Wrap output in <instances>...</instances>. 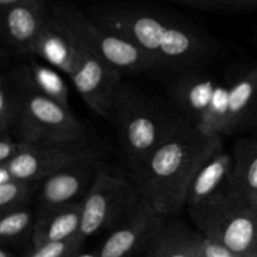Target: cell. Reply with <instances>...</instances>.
Instances as JSON below:
<instances>
[{"label":"cell","mask_w":257,"mask_h":257,"mask_svg":"<svg viewBox=\"0 0 257 257\" xmlns=\"http://www.w3.org/2000/svg\"><path fill=\"white\" fill-rule=\"evenodd\" d=\"M84 10L98 25L131 40L148 54L155 70L181 72L207 64L220 40L192 22L130 0H97Z\"/></svg>","instance_id":"6da1fadb"},{"label":"cell","mask_w":257,"mask_h":257,"mask_svg":"<svg viewBox=\"0 0 257 257\" xmlns=\"http://www.w3.org/2000/svg\"><path fill=\"white\" fill-rule=\"evenodd\" d=\"M221 147V136H206L187 123L131 171L130 176L148 207L168 218L187 205L196 173Z\"/></svg>","instance_id":"7a4b0ae2"},{"label":"cell","mask_w":257,"mask_h":257,"mask_svg":"<svg viewBox=\"0 0 257 257\" xmlns=\"http://www.w3.org/2000/svg\"><path fill=\"white\" fill-rule=\"evenodd\" d=\"M109 118L117 128L130 172L190 123L168 114L151 98L128 84L120 85L110 108Z\"/></svg>","instance_id":"3957f363"},{"label":"cell","mask_w":257,"mask_h":257,"mask_svg":"<svg viewBox=\"0 0 257 257\" xmlns=\"http://www.w3.org/2000/svg\"><path fill=\"white\" fill-rule=\"evenodd\" d=\"M24 73V102L12 135L33 146H68L85 142L87 125L70 108L45 97L33 87L27 65Z\"/></svg>","instance_id":"277c9868"},{"label":"cell","mask_w":257,"mask_h":257,"mask_svg":"<svg viewBox=\"0 0 257 257\" xmlns=\"http://www.w3.org/2000/svg\"><path fill=\"white\" fill-rule=\"evenodd\" d=\"M52 14L78 42L122 74L155 70V64L147 53L131 40L98 25L73 2L52 0Z\"/></svg>","instance_id":"5b68a950"},{"label":"cell","mask_w":257,"mask_h":257,"mask_svg":"<svg viewBox=\"0 0 257 257\" xmlns=\"http://www.w3.org/2000/svg\"><path fill=\"white\" fill-rule=\"evenodd\" d=\"M188 213L203 237L218 241L238 256L257 250V211L230 190L188 208Z\"/></svg>","instance_id":"8992f818"},{"label":"cell","mask_w":257,"mask_h":257,"mask_svg":"<svg viewBox=\"0 0 257 257\" xmlns=\"http://www.w3.org/2000/svg\"><path fill=\"white\" fill-rule=\"evenodd\" d=\"M142 200L131 176L103 165L89 192L83 200L80 238H87L117 227Z\"/></svg>","instance_id":"52a82bcc"},{"label":"cell","mask_w":257,"mask_h":257,"mask_svg":"<svg viewBox=\"0 0 257 257\" xmlns=\"http://www.w3.org/2000/svg\"><path fill=\"white\" fill-rule=\"evenodd\" d=\"M97 156H102V152L87 142L68 146L29 145L18 157L2 166H5L14 178L40 183L67 166Z\"/></svg>","instance_id":"ba28073f"},{"label":"cell","mask_w":257,"mask_h":257,"mask_svg":"<svg viewBox=\"0 0 257 257\" xmlns=\"http://www.w3.org/2000/svg\"><path fill=\"white\" fill-rule=\"evenodd\" d=\"M103 165L102 156L85 158L43 180L39 183L35 201L37 212H44L84 200Z\"/></svg>","instance_id":"9c48e42d"},{"label":"cell","mask_w":257,"mask_h":257,"mask_svg":"<svg viewBox=\"0 0 257 257\" xmlns=\"http://www.w3.org/2000/svg\"><path fill=\"white\" fill-rule=\"evenodd\" d=\"M52 0H27L0 12V34L4 47L12 54L32 57L35 40L50 14Z\"/></svg>","instance_id":"30bf717a"},{"label":"cell","mask_w":257,"mask_h":257,"mask_svg":"<svg viewBox=\"0 0 257 257\" xmlns=\"http://www.w3.org/2000/svg\"><path fill=\"white\" fill-rule=\"evenodd\" d=\"M166 226V218L151 210L143 200L132 212L110 231L97 250L98 257H131L137 251L150 247Z\"/></svg>","instance_id":"8fae6325"},{"label":"cell","mask_w":257,"mask_h":257,"mask_svg":"<svg viewBox=\"0 0 257 257\" xmlns=\"http://www.w3.org/2000/svg\"><path fill=\"white\" fill-rule=\"evenodd\" d=\"M218 80L220 78L203 64L181 72L171 84L172 100L183 118L196 128L210 107Z\"/></svg>","instance_id":"7c38bea8"},{"label":"cell","mask_w":257,"mask_h":257,"mask_svg":"<svg viewBox=\"0 0 257 257\" xmlns=\"http://www.w3.org/2000/svg\"><path fill=\"white\" fill-rule=\"evenodd\" d=\"M78 50L77 39L52 14L50 7L49 18L33 45L32 57L44 60L48 65L69 78L77 65Z\"/></svg>","instance_id":"4fadbf2b"},{"label":"cell","mask_w":257,"mask_h":257,"mask_svg":"<svg viewBox=\"0 0 257 257\" xmlns=\"http://www.w3.org/2000/svg\"><path fill=\"white\" fill-rule=\"evenodd\" d=\"M233 168L232 151L221 147L198 170L188 191L187 205L192 208L230 190V178Z\"/></svg>","instance_id":"5bb4252c"},{"label":"cell","mask_w":257,"mask_h":257,"mask_svg":"<svg viewBox=\"0 0 257 257\" xmlns=\"http://www.w3.org/2000/svg\"><path fill=\"white\" fill-rule=\"evenodd\" d=\"M227 135L248 128L257 104V64H248L228 75Z\"/></svg>","instance_id":"9a60e30c"},{"label":"cell","mask_w":257,"mask_h":257,"mask_svg":"<svg viewBox=\"0 0 257 257\" xmlns=\"http://www.w3.org/2000/svg\"><path fill=\"white\" fill-rule=\"evenodd\" d=\"M80 202L37 212L32 247L47 243L67 242L80 237L82 205Z\"/></svg>","instance_id":"2e32d148"},{"label":"cell","mask_w":257,"mask_h":257,"mask_svg":"<svg viewBox=\"0 0 257 257\" xmlns=\"http://www.w3.org/2000/svg\"><path fill=\"white\" fill-rule=\"evenodd\" d=\"M232 156L230 191L257 211V138H238Z\"/></svg>","instance_id":"e0dca14e"},{"label":"cell","mask_w":257,"mask_h":257,"mask_svg":"<svg viewBox=\"0 0 257 257\" xmlns=\"http://www.w3.org/2000/svg\"><path fill=\"white\" fill-rule=\"evenodd\" d=\"M202 235L181 223L167 225L162 228L152 245L151 257H201Z\"/></svg>","instance_id":"ac0fdd59"},{"label":"cell","mask_w":257,"mask_h":257,"mask_svg":"<svg viewBox=\"0 0 257 257\" xmlns=\"http://www.w3.org/2000/svg\"><path fill=\"white\" fill-rule=\"evenodd\" d=\"M24 73L22 64L0 74V133H12L24 102Z\"/></svg>","instance_id":"d6986e66"},{"label":"cell","mask_w":257,"mask_h":257,"mask_svg":"<svg viewBox=\"0 0 257 257\" xmlns=\"http://www.w3.org/2000/svg\"><path fill=\"white\" fill-rule=\"evenodd\" d=\"M29 79L33 87L45 97L59 103L63 107L70 108L69 105V87L63 79L59 70L53 67L43 64L38 58H30L25 63Z\"/></svg>","instance_id":"ffe728a7"},{"label":"cell","mask_w":257,"mask_h":257,"mask_svg":"<svg viewBox=\"0 0 257 257\" xmlns=\"http://www.w3.org/2000/svg\"><path fill=\"white\" fill-rule=\"evenodd\" d=\"M37 208L25 207L0 215V243L5 247H17L29 243L34 235Z\"/></svg>","instance_id":"44dd1931"},{"label":"cell","mask_w":257,"mask_h":257,"mask_svg":"<svg viewBox=\"0 0 257 257\" xmlns=\"http://www.w3.org/2000/svg\"><path fill=\"white\" fill-rule=\"evenodd\" d=\"M228 97H230V80L222 77L218 80L211 104L203 115L197 130L206 136L227 135Z\"/></svg>","instance_id":"7402d4cb"},{"label":"cell","mask_w":257,"mask_h":257,"mask_svg":"<svg viewBox=\"0 0 257 257\" xmlns=\"http://www.w3.org/2000/svg\"><path fill=\"white\" fill-rule=\"evenodd\" d=\"M39 183L13 178L9 182L0 183V215L30 207L37 201Z\"/></svg>","instance_id":"603a6c76"},{"label":"cell","mask_w":257,"mask_h":257,"mask_svg":"<svg viewBox=\"0 0 257 257\" xmlns=\"http://www.w3.org/2000/svg\"><path fill=\"white\" fill-rule=\"evenodd\" d=\"M197 9L217 13H246L257 10V0H168Z\"/></svg>","instance_id":"cb8c5ba5"},{"label":"cell","mask_w":257,"mask_h":257,"mask_svg":"<svg viewBox=\"0 0 257 257\" xmlns=\"http://www.w3.org/2000/svg\"><path fill=\"white\" fill-rule=\"evenodd\" d=\"M84 241L80 237L67 242L47 243L30 247L29 252L24 257H75L79 253Z\"/></svg>","instance_id":"d4e9b609"},{"label":"cell","mask_w":257,"mask_h":257,"mask_svg":"<svg viewBox=\"0 0 257 257\" xmlns=\"http://www.w3.org/2000/svg\"><path fill=\"white\" fill-rule=\"evenodd\" d=\"M28 143L15 138L12 133H0V165L8 163L24 152Z\"/></svg>","instance_id":"484cf974"},{"label":"cell","mask_w":257,"mask_h":257,"mask_svg":"<svg viewBox=\"0 0 257 257\" xmlns=\"http://www.w3.org/2000/svg\"><path fill=\"white\" fill-rule=\"evenodd\" d=\"M201 257H241L221 242L203 237L201 245Z\"/></svg>","instance_id":"4316f807"},{"label":"cell","mask_w":257,"mask_h":257,"mask_svg":"<svg viewBox=\"0 0 257 257\" xmlns=\"http://www.w3.org/2000/svg\"><path fill=\"white\" fill-rule=\"evenodd\" d=\"M24 2H27V0H0V12L13 7V5L20 4V3H24Z\"/></svg>","instance_id":"83f0119b"},{"label":"cell","mask_w":257,"mask_h":257,"mask_svg":"<svg viewBox=\"0 0 257 257\" xmlns=\"http://www.w3.org/2000/svg\"><path fill=\"white\" fill-rule=\"evenodd\" d=\"M248 128H251V130L255 132V136L257 138V104H256V108H255V112H253L252 114V118H251V122H250V125H248Z\"/></svg>","instance_id":"f1b7e54d"},{"label":"cell","mask_w":257,"mask_h":257,"mask_svg":"<svg viewBox=\"0 0 257 257\" xmlns=\"http://www.w3.org/2000/svg\"><path fill=\"white\" fill-rule=\"evenodd\" d=\"M0 257H17L13 250L10 247H5V246H2L0 247Z\"/></svg>","instance_id":"f546056e"},{"label":"cell","mask_w":257,"mask_h":257,"mask_svg":"<svg viewBox=\"0 0 257 257\" xmlns=\"http://www.w3.org/2000/svg\"><path fill=\"white\" fill-rule=\"evenodd\" d=\"M241 257H257V250L252 251V252L246 253V255H243V256H241Z\"/></svg>","instance_id":"4dcf8cb0"},{"label":"cell","mask_w":257,"mask_h":257,"mask_svg":"<svg viewBox=\"0 0 257 257\" xmlns=\"http://www.w3.org/2000/svg\"><path fill=\"white\" fill-rule=\"evenodd\" d=\"M147 257H151V256H150V255H148V256H147Z\"/></svg>","instance_id":"1f68e13d"}]
</instances>
